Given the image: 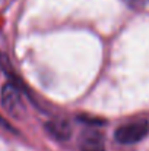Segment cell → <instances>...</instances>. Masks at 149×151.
<instances>
[{"mask_svg": "<svg viewBox=\"0 0 149 151\" xmlns=\"http://www.w3.org/2000/svg\"><path fill=\"white\" fill-rule=\"evenodd\" d=\"M149 132V123L146 120H135L121 125L115 134L114 138L120 144H136L142 141Z\"/></svg>", "mask_w": 149, "mask_h": 151, "instance_id": "obj_1", "label": "cell"}, {"mask_svg": "<svg viewBox=\"0 0 149 151\" xmlns=\"http://www.w3.org/2000/svg\"><path fill=\"white\" fill-rule=\"evenodd\" d=\"M1 104L12 114H18V113H21L24 110L21 94H19V91H18V88L15 85L6 84L1 88Z\"/></svg>", "mask_w": 149, "mask_h": 151, "instance_id": "obj_2", "label": "cell"}, {"mask_svg": "<svg viewBox=\"0 0 149 151\" xmlns=\"http://www.w3.org/2000/svg\"><path fill=\"white\" fill-rule=\"evenodd\" d=\"M47 131L50 134L57 138V139H67L70 138V125L66 122V120H61V119H57V120H51L47 123Z\"/></svg>", "mask_w": 149, "mask_h": 151, "instance_id": "obj_3", "label": "cell"}, {"mask_svg": "<svg viewBox=\"0 0 149 151\" xmlns=\"http://www.w3.org/2000/svg\"><path fill=\"white\" fill-rule=\"evenodd\" d=\"M82 151H105L104 147V141L101 138V135L97 132H88L81 144Z\"/></svg>", "mask_w": 149, "mask_h": 151, "instance_id": "obj_4", "label": "cell"}, {"mask_svg": "<svg viewBox=\"0 0 149 151\" xmlns=\"http://www.w3.org/2000/svg\"><path fill=\"white\" fill-rule=\"evenodd\" d=\"M126 4H129L133 9H142L146 4H149V0H124Z\"/></svg>", "mask_w": 149, "mask_h": 151, "instance_id": "obj_5", "label": "cell"}]
</instances>
